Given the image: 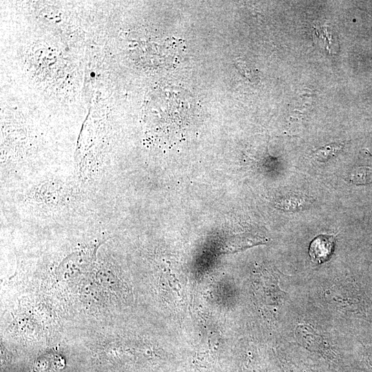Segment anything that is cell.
I'll return each mask as SVG.
<instances>
[{
    "label": "cell",
    "mask_w": 372,
    "mask_h": 372,
    "mask_svg": "<svg viewBox=\"0 0 372 372\" xmlns=\"http://www.w3.org/2000/svg\"><path fill=\"white\" fill-rule=\"evenodd\" d=\"M333 247L332 237L319 236L310 244L309 253L313 262L322 263L329 258Z\"/></svg>",
    "instance_id": "6da1fadb"
},
{
    "label": "cell",
    "mask_w": 372,
    "mask_h": 372,
    "mask_svg": "<svg viewBox=\"0 0 372 372\" xmlns=\"http://www.w3.org/2000/svg\"><path fill=\"white\" fill-rule=\"evenodd\" d=\"M351 182L356 185H365L372 182V168L360 167L351 174Z\"/></svg>",
    "instance_id": "7a4b0ae2"
},
{
    "label": "cell",
    "mask_w": 372,
    "mask_h": 372,
    "mask_svg": "<svg viewBox=\"0 0 372 372\" xmlns=\"http://www.w3.org/2000/svg\"><path fill=\"white\" fill-rule=\"evenodd\" d=\"M341 147L340 145H329V146H326L325 147H324L323 149L319 150L316 154L317 156L319 157V156H324V155H327L329 156L330 154V156L331 154H333L335 152H336L337 150H339L340 149Z\"/></svg>",
    "instance_id": "3957f363"
}]
</instances>
